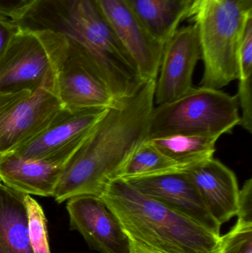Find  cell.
I'll return each mask as SVG.
<instances>
[{
	"label": "cell",
	"instance_id": "24",
	"mask_svg": "<svg viewBox=\"0 0 252 253\" xmlns=\"http://www.w3.org/2000/svg\"><path fill=\"white\" fill-rule=\"evenodd\" d=\"M34 1L35 0H0V7L6 16L13 19Z\"/></svg>",
	"mask_w": 252,
	"mask_h": 253
},
{
	"label": "cell",
	"instance_id": "1",
	"mask_svg": "<svg viewBox=\"0 0 252 253\" xmlns=\"http://www.w3.org/2000/svg\"><path fill=\"white\" fill-rule=\"evenodd\" d=\"M156 80L145 82L120 99L71 156L53 197L61 204L80 196L100 197L132 155L148 137Z\"/></svg>",
	"mask_w": 252,
	"mask_h": 253
},
{
	"label": "cell",
	"instance_id": "19",
	"mask_svg": "<svg viewBox=\"0 0 252 253\" xmlns=\"http://www.w3.org/2000/svg\"><path fill=\"white\" fill-rule=\"evenodd\" d=\"M188 169L164 156L146 140L132 155L116 178L130 181L170 172H184Z\"/></svg>",
	"mask_w": 252,
	"mask_h": 253
},
{
	"label": "cell",
	"instance_id": "13",
	"mask_svg": "<svg viewBox=\"0 0 252 253\" xmlns=\"http://www.w3.org/2000/svg\"><path fill=\"white\" fill-rule=\"evenodd\" d=\"M126 181L141 193L190 218L216 236H221V225L213 218L199 191L185 171Z\"/></svg>",
	"mask_w": 252,
	"mask_h": 253
},
{
	"label": "cell",
	"instance_id": "26",
	"mask_svg": "<svg viewBox=\"0 0 252 253\" xmlns=\"http://www.w3.org/2000/svg\"><path fill=\"white\" fill-rule=\"evenodd\" d=\"M0 16H6L5 13H4V12L2 11V10H1V7H0Z\"/></svg>",
	"mask_w": 252,
	"mask_h": 253
},
{
	"label": "cell",
	"instance_id": "11",
	"mask_svg": "<svg viewBox=\"0 0 252 253\" xmlns=\"http://www.w3.org/2000/svg\"><path fill=\"white\" fill-rule=\"evenodd\" d=\"M144 82L156 80L164 45L150 34L125 0H98Z\"/></svg>",
	"mask_w": 252,
	"mask_h": 253
},
{
	"label": "cell",
	"instance_id": "2",
	"mask_svg": "<svg viewBox=\"0 0 252 253\" xmlns=\"http://www.w3.org/2000/svg\"><path fill=\"white\" fill-rule=\"evenodd\" d=\"M16 22L65 36L91 59L116 100L145 83L98 0H35Z\"/></svg>",
	"mask_w": 252,
	"mask_h": 253
},
{
	"label": "cell",
	"instance_id": "10",
	"mask_svg": "<svg viewBox=\"0 0 252 253\" xmlns=\"http://www.w3.org/2000/svg\"><path fill=\"white\" fill-rule=\"evenodd\" d=\"M201 56L197 25L178 28L164 46L154 102L158 105L170 103L187 93L193 87L192 77Z\"/></svg>",
	"mask_w": 252,
	"mask_h": 253
},
{
	"label": "cell",
	"instance_id": "23",
	"mask_svg": "<svg viewBox=\"0 0 252 253\" xmlns=\"http://www.w3.org/2000/svg\"><path fill=\"white\" fill-rule=\"evenodd\" d=\"M238 219L252 223V179L245 181L240 189L238 199Z\"/></svg>",
	"mask_w": 252,
	"mask_h": 253
},
{
	"label": "cell",
	"instance_id": "9",
	"mask_svg": "<svg viewBox=\"0 0 252 253\" xmlns=\"http://www.w3.org/2000/svg\"><path fill=\"white\" fill-rule=\"evenodd\" d=\"M108 110L62 108L41 132L10 153L27 159L72 155Z\"/></svg>",
	"mask_w": 252,
	"mask_h": 253
},
{
	"label": "cell",
	"instance_id": "27",
	"mask_svg": "<svg viewBox=\"0 0 252 253\" xmlns=\"http://www.w3.org/2000/svg\"><path fill=\"white\" fill-rule=\"evenodd\" d=\"M130 253H142L138 252V251H133V250H130Z\"/></svg>",
	"mask_w": 252,
	"mask_h": 253
},
{
	"label": "cell",
	"instance_id": "3",
	"mask_svg": "<svg viewBox=\"0 0 252 253\" xmlns=\"http://www.w3.org/2000/svg\"><path fill=\"white\" fill-rule=\"evenodd\" d=\"M118 218L130 250L142 253H218L221 236L141 193L112 180L100 196Z\"/></svg>",
	"mask_w": 252,
	"mask_h": 253
},
{
	"label": "cell",
	"instance_id": "5",
	"mask_svg": "<svg viewBox=\"0 0 252 253\" xmlns=\"http://www.w3.org/2000/svg\"><path fill=\"white\" fill-rule=\"evenodd\" d=\"M236 96L220 90L192 87L170 103L154 107L147 139L175 135L221 136L239 126Z\"/></svg>",
	"mask_w": 252,
	"mask_h": 253
},
{
	"label": "cell",
	"instance_id": "20",
	"mask_svg": "<svg viewBox=\"0 0 252 253\" xmlns=\"http://www.w3.org/2000/svg\"><path fill=\"white\" fill-rule=\"evenodd\" d=\"M30 243L34 253H51L48 242L47 219L41 205L30 195H25Z\"/></svg>",
	"mask_w": 252,
	"mask_h": 253
},
{
	"label": "cell",
	"instance_id": "12",
	"mask_svg": "<svg viewBox=\"0 0 252 253\" xmlns=\"http://www.w3.org/2000/svg\"><path fill=\"white\" fill-rule=\"evenodd\" d=\"M70 226L100 253H130V243L115 214L100 197L80 196L68 200Z\"/></svg>",
	"mask_w": 252,
	"mask_h": 253
},
{
	"label": "cell",
	"instance_id": "22",
	"mask_svg": "<svg viewBox=\"0 0 252 253\" xmlns=\"http://www.w3.org/2000/svg\"><path fill=\"white\" fill-rule=\"evenodd\" d=\"M252 74V19L244 30L238 51V78H248Z\"/></svg>",
	"mask_w": 252,
	"mask_h": 253
},
{
	"label": "cell",
	"instance_id": "21",
	"mask_svg": "<svg viewBox=\"0 0 252 253\" xmlns=\"http://www.w3.org/2000/svg\"><path fill=\"white\" fill-rule=\"evenodd\" d=\"M218 253H252V223L238 219L231 231L221 236Z\"/></svg>",
	"mask_w": 252,
	"mask_h": 253
},
{
	"label": "cell",
	"instance_id": "17",
	"mask_svg": "<svg viewBox=\"0 0 252 253\" xmlns=\"http://www.w3.org/2000/svg\"><path fill=\"white\" fill-rule=\"evenodd\" d=\"M150 34L165 46L183 21L192 0H125Z\"/></svg>",
	"mask_w": 252,
	"mask_h": 253
},
{
	"label": "cell",
	"instance_id": "15",
	"mask_svg": "<svg viewBox=\"0 0 252 253\" xmlns=\"http://www.w3.org/2000/svg\"><path fill=\"white\" fill-rule=\"evenodd\" d=\"M185 172L198 189L210 213L220 225L237 215L240 189L236 175L232 169L213 158Z\"/></svg>",
	"mask_w": 252,
	"mask_h": 253
},
{
	"label": "cell",
	"instance_id": "16",
	"mask_svg": "<svg viewBox=\"0 0 252 253\" xmlns=\"http://www.w3.org/2000/svg\"><path fill=\"white\" fill-rule=\"evenodd\" d=\"M25 196L0 182V253H34Z\"/></svg>",
	"mask_w": 252,
	"mask_h": 253
},
{
	"label": "cell",
	"instance_id": "18",
	"mask_svg": "<svg viewBox=\"0 0 252 253\" xmlns=\"http://www.w3.org/2000/svg\"><path fill=\"white\" fill-rule=\"evenodd\" d=\"M219 138L216 135H175L147 141L173 162L190 168L213 159Z\"/></svg>",
	"mask_w": 252,
	"mask_h": 253
},
{
	"label": "cell",
	"instance_id": "14",
	"mask_svg": "<svg viewBox=\"0 0 252 253\" xmlns=\"http://www.w3.org/2000/svg\"><path fill=\"white\" fill-rule=\"evenodd\" d=\"M72 155L27 159L13 153L3 154L0 157V181L23 194L53 197L64 168Z\"/></svg>",
	"mask_w": 252,
	"mask_h": 253
},
{
	"label": "cell",
	"instance_id": "4",
	"mask_svg": "<svg viewBox=\"0 0 252 253\" xmlns=\"http://www.w3.org/2000/svg\"><path fill=\"white\" fill-rule=\"evenodd\" d=\"M252 19V0H192L187 20L198 27L201 87L220 90L238 79V51Z\"/></svg>",
	"mask_w": 252,
	"mask_h": 253
},
{
	"label": "cell",
	"instance_id": "25",
	"mask_svg": "<svg viewBox=\"0 0 252 253\" xmlns=\"http://www.w3.org/2000/svg\"><path fill=\"white\" fill-rule=\"evenodd\" d=\"M16 25V22L10 18L0 16V53L5 47Z\"/></svg>",
	"mask_w": 252,
	"mask_h": 253
},
{
	"label": "cell",
	"instance_id": "6",
	"mask_svg": "<svg viewBox=\"0 0 252 253\" xmlns=\"http://www.w3.org/2000/svg\"><path fill=\"white\" fill-rule=\"evenodd\" d=\"M69 46L62 34L17 23L0 53V90L36 89L54 78Z\"/></svg>",
	"mask_w": 252,
	"mask_h": 253
},
{
	"label": "cell",
	"instance_id": "28",
	"mask_svg": "<svg viewBox=\"0 0 252 253\" xmlns=\"http://www.w3.org/2000/svg\"><path fill=\"white\" fill-rule=\"evenodd\" d=\"M1 156H2V154H1V153H0V157H1ZM0 182H1V181H0Z\"/></svg>",
	"mask_w": 252,
	"mask_h": 253
},
{
	"label": "cell",
	"instance_id": "8",
	"mask_svg": "<svg viewBox=\"0 0 252 253\" xmlns=\"http://www.w3.org/2000/svg\"><path fill=\"white\" fill-rule=\"evenodd\" d=\"M58 68L55 85L62 108L69 110L112 108L117 101L91 59L70 42Z\"/></svg>",
	"mask_w": 252,
	"mask_h": 253
},
{
	"label": "cell",
	"instance_id": "7",
	"mask_svg": "<svg viewBox=\"0 0 252 253\" xmlns=\"http://www.w3.org/2000/svg\"><path fill=\"white\" fill-rule=\"evenodd\" d=\"M55 77L36 89L0 90V153H11L29 141L63 108Z\"/></svg>",
	"mask_w": 252,
	"mask_h": 253
}]
</instances>
